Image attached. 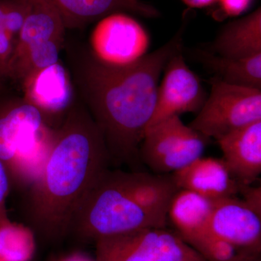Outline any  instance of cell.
Wrapping results in <instances>:
<instances>
[{"label": "cell", "mask_w": 261, "mask_h": 261, "mask_svg": "<svg viewBox=\"0 0 261 261\" xmlns=\"http://www.w3.org/2000/svg\"><path fill=\"white\" fill-rule=\"evenodd\" d=\"M107 147L87 108H72L39 177L25 190V224L48 245L70 236L75 214L109 170Z\"/></svg>", "instance_id": "obj_1"}, {"label": "cell", "mask_w": 261, "mask_h": 261, "mask_svg": "<svg viewBox=\"0 0 261 261\" xmlns=\"http://www.w3.org/2000/svg\"><path fill=\"white\" fill-rule=\"evenodd\" d=\"M182 36L181 29L134 64L110 66L92 56L81 67L78 83L86 108L102 136L111 164L140 166V145L155 108L160 76L181 51Z\"/></svg>", "instance_id": "obj_2"}, {"label": "cell", "mask_w": 261, "mask_h": 261, "mask_svg": "<svg viewBox=\"0 0 261 261\" xmlns=\"http://www.w3.org/2000/svg\"><path fill=\"white\" fill-rule=\"evenodd\" d=\"M167 221L146 211L128 190L122 171L108 170L77 211L70 236L84 243L150 227Z\"/></svg>", "instance_id": "obj_3"}, {"label": "cell", "mask_w": 261, "mask_h": 261, "mask_svg": "<svg viewBox=\"0 0 261 261\" xmlns=\"http://www.w3.org/2000/svg\"><path fill=\"white\" fill-rule=\"evenodd\" d=\"M210 95L190 126L218 140L233 130L261 121V89L233 85L215 77Z\"/></svg>", "instance_id": "obj_4"}, {"label": "cell", "mask_w": 261, "mask_h": 261, "mask_svg": "<svg viewBox=\"0 0 261 261\" xmlns=\"http://www.w3.org/2000/svg\"><path fill=\"white\" fill-rule=\"evenodd\" d=\"M96 261H205L166 227L141 228L95 243Z\"/></svg>", "instance_id": "obj_5"}, {"label": "cell", "mask_w": 261, "mask_h": 261, "mask_svg": "<svg viewBox=\"0 0 261 261\" xmlns=\"http://www.w3.org/2000/svg\"><path fill=\"white\" fill-rule=\"evenodd\" d=\"M203 135L173 116L149 127L140 148L141 163L154 172L173 173L202 157L207 145Z\"/></svg>", "instance_id": "obj_6"}, {"label": "cell", "mask_w": 261, "mask_h": 261, "mask_svg": "<svg viewBox=\"0 0 261 261\" xmlns=\"http://www.w3.org/2000/svg\"><path fill=\"white\" fill-rule=\"evenodd\" d=\"M149 34L138 21L121 13L99 20L91 35L92 56L110 66L134 64L147 55Z\"/></svg>", "instance_id": "obj_7"}, {"label": "cell", "mask_w": 261, "mask_h": 261, "mask_svg": "<svg viewBox=\"0 0 261 261\" xmlns=\"http://www.w3.org/2000/svg\"><path fill=\"white\" fill-rule=\"evenodd\" d=\"M163 71L155 108L147 128L171 116L198 112L206 99L200 79L189 68L181 51L168 61Z\"/></svg>", "instance_id": "obj_8"}, {"label": "cell", "mask_w": 261, "mask_h": 261, "mask_svg": "<svg viewBox=\"0 0 261 261\" xmlns=\"http://www.w3.org/2000/svg\"><path fill=\"white\" fill-rule=\"evenodd\" d=\"M208 230L239 249L260 254L261 216L236 196L215 201Z\"/></svg>", "instance_id": "obj_9"}, {"label": "cell", "mask_w": 261, "mask_h": 261, "mask_svg": "<svg viewBox=\"0 0 261 261\" xmlns=\"http://www.w3.org/2000/svg\"><path fill=\"white\" fill-rule=\"evenodd\" d=\"M223 161L240 185H252L261 173V121L216 140Z\"/></svg>", "instance_id": "obj_10"}, {"label": "cell", "mask_w": 261, "mask_h": 261, "mask_svg": "<svg viewBox=\"0 0 261 261\" xmlns=\"http://www.w3.org/2000/svg\"><path fill=\"white\" fill-rule=\"evenodd\" d=\"M171 176L178 188L197 192L212 200L239 193L240 184L222 159L201 157Z\"/></svg>", "instance_id": "obj_11"}, {"label": "cell", "mask_w": 261, "mask_h": 261, "mask_svg": "<svg viewBox=\"0 0 261 261\" xmlns=\"http://www.w3.org/2000/svg\"><path fill=\"white\" fill-rule=\"evenodd\" d=\"M45 124L44 113L25 100L0 106V160L5 169Z\"/></svg>", "instance_id": "obj_12"}, {"label": "cell", "mask_w": 261, "mask_h": 261, "mask_svg": "<svg viewBox=\"0 0 261 261\" xmlns=\"http://www.w3.org/2000/svg\"><path fill=\"white\" fill-rule=\"evenodd\" d=\"M25 100L44 114H56L71 103L73 90L67 70L56 63L34 73L23 81Z\"/></svg>", "instance_id": "obj_13"}, {"label": "cell", "mask_w": 261, "mask_h": 261, "mask_svg": "<svg viewBox=\"0 0 261 261\" xmlns=\"http://www.w3.org/2000/svg\"><path fill=\"white\" fill-rule=\"evenodd\" d=\"M61 15L65 29H79L123 10L154 18L159 11L142 3L130 0H49Z\"/></svg>", "instance_id": "obj_14"}, {"label": "cell", "mask_w": 261, "mask_h": 261, "mask_svg": "<svg viewBox=\"0 0 261 261\" xmlns=\"http://www.w3.org/2000/svg\"><path fill=\"white\" fill-rule=\"evenodd\" d=\"M212 53L225 58H246L261 53V9L228 23L213 44Z\"/></svg>", "instance_id": "obj_15"}, {"label": "cell", "mask_w": 261, "mask_h": 261, "mask_svg": "<svg viewBox=\"0 0 261 261\" xmlns=\"http://www.w3.org/2000/svg\"><path fill=\"white\" fill-rule=\"evenodd\" d=\"M214 202L197 192L180 189L170 202L168 218L186 242L208 230Z\"/></svg>", "instance_id": "obj_16"}, {"label": "cell", "mask_w": 261, "mask_h": 261, "mask_svg": "<svg viewBox=\"0 0 261 261\" xmlns=\"http://www.w3.org/2000/svg\"><path fill=\"white\" fill-rule=\"evenodd\" d=\"M28 13L13 53L33 42L49 39L63 41L64 23L54 5L49 0H28Z\"/></svg>", "instance_id": "obj_17"}, {"label": "cell", "mask_w": 261, "mask_h": 261, "mask_svg": "<svg viewBox=\"0 0 261 261\" xmlns=\"http://www.w3.org/2000/svg\"><path fill=\"white\" fill-rule=\"evenodd\" d=\"M198 57L223 82L261 89V53L246 58H233L201 51Z\"/></svg>", "instance_id": "obj_18"}, {"label": "cell", "mask_w": 261, "mask_h": 261, "mask_svg": "<svg viewBox=\"0 0 261 261\" xmlns=\"http://www.w3.org/2000/svg\"><path fill=\"white\" fill-rule=\"evenodd\" d=\"M63 41L49 39L33 42L13 53L8 64V77L21 81L58 63Z\"/></svg>", "instance_id": "obj_19"}, {"label": "cell", "mask_w": 261, "mask_h": 261, "mask_svg": "<svg viewBox=\"0 0 261 261\" xmlns=\"http://www.w3.org/2000/svg\"><path fill=\"white\" fill-rule=\"evenodd\" d=\"M34 231L10 219L0 223V260L31 261L36 250Z\"/></svg>", "instance_id": "obj_20"}, {"label": "cell", "mask_w": 261, "mask_h": 261, "mask_svg": "<svg viewBox=\"0 0 261 261\" xmlns=\"http://www.w3.org/2000/svg\"><path fill=\"white\" fill-rule=\"evenodd\" d=\"M186 243L205 261H255L260 259V255L239 249L215 236L209 230L190 238Z\"/></svg>", "instance_id": "obj_21"}, {"label": "cell", "mask_w": 261, "mask_h": 261, "mask_svg": "<svg viewBox=\"0 0 261 261\" xmlns=\"http://www.w3.org/2000/svg\"><path fill=\"white\" fill-rule=\"evenodd\" d=\"M28 10V0H6V10L2 25L13 36L18 35Z\"/></svg>", "instance_id": "obj_22"}, {"label": "cell", "mask_w": 261, "mask_h": 261, "mask_svg": "<svg viewBox=\"0 0 261 261\" xmlns=\"http://www.w3.org/2000/svg\"><path fill=\"white\" fill-rule=\"evenodd\" d=\"M13 34H10L3 25H0V65L3 66L8 76V64L13 51L15 44H13Z\"/></svg>", "instance_id": "obj_23"}, {"label": "cell", "mask_w": 261, "mask_h": 261, "mask_svg": "<svg viewBox=\"0 0 261 261\" xmlns=\"http://www.w3.org/2000/svg\"><path fill=\"white\" fill-rule=\"evenodd\" d=\"M239 192L241 193L245 202L250 208L261 216V187H252L251 185H240Z\"/></svg>", "instance_id": "obj_24"}, {"label": "cell", "mask_w": 261, "mask_h": 261, "mask_svg": "<svg viewBox=\"0 0 261 261\" xmlns=\"http://www.w3.org/2000/svg\"><path fill=\"white\" fill-rule=\"evenodd\" d=\"M10 185L8 173L0 160V223L9 220L6 207L7 197L9 195Z\"/></svg>", "instance_id": "obj_25"}, {"label": "cell", "mask_w": 261, "mask_h": 261, "mask_svg": "<svg viewBox=\"0 0 261 261\" xmlns=\"http://www.w3.org/2000/svg\"><path fill=\"white\" fill-rule=\"evenodd\" d=\"M221 10L228 16H237L242 14L250 5L251 0H217Z\"/></svg>", "instance_id": "obj_26"}, {"label": "cell", "mask_w": 261, "mask_h": 261, "mask_svg": "<svg viewBox=\"0 0 261 261\" xmlns=\"http://www.w3.org/2000/svg\"><path fill=\"white\" fill-rule=\"evenodd\" d=\"M50 261H96L95 259L92 258L82 253V252H73V253L68 254V255H63V256L56 257Z\"/></svg>", "instance_id": "obj_27"}, {"label": "cell", "mask_w": 261, "mask_h": 261, "mask_svg": "<svg viewBox=\"0 0 261 261\" xmlns=\"http://www.w3.org/2000/svg\"><path fill=\"white\" fill-rule=\"evenodd\" d=\"M184 3L191 8H204L214 4L217 0H182Z\"/></svg>", "instance_id": "obj_28"}, {"label": "cell", "mask_w": 261, "mask_h": 261, "mask_svg": "<svg viewBox=\"0 0 261 261\" xmlns=\"http://www.w3.org/2000/svg\"><path fill=\"white\" fill-rule=\"evenodd\" d=\"M6 10V0H0V25L3 24Z\"/></svg>", "instance_id": "obj_29"}, {"label": "cell", "mask_w": 261, "mask_h": 261, "mask_svg": "<svg viewBox=\"0 0 261 261\" xmlns=\"http://www.w3.org/2000/svg\"><path fill=\"white\" fill-rule=\"evenodd\" d=\"M6 77H8V74H7V72L5 71L3 66L0 65V81H2L3 79L6 78Z\"/></svg>", "instance_id": "obj_30"}, {"label": "cell", "mask_w": 261, "mask_h": 261, "mask_svg": "<svg viewBox=\"0 0 261 261\" xmlns=\"http://www.w3.org/2000/svg\"><path fill=\"white\" fill-rule=\"evenodd\" d=\"M130 1L134 2V3H140V0H130Z\"/></svg>", "instance_id": "obj_31"}, {"label": "cell", "mask_w": 261, "mask_h": 261, "mask_svg": "<svg viewBox=\"0 0 261 261\" xmlns=\"http://www.w3.org/2000/svg\"><path fill=\"white\" fill-rule=\"evenodd\" d=\"M0 261H1V260H0Z\"/></svg>", "instance_id": "obj_32"}]
</instances>
